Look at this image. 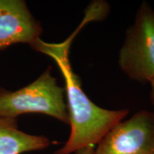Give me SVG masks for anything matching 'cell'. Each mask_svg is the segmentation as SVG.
Wrapping results in <instances>:
<instances>
[{"instance_id": "cell-4", "label": "cell", "mask_w": 154, "mask_h": 154, "mask_svg": "<svg viewBox=\"0 0 154 154\" xmlns=\"http://www.w3.org/2000/svg\"><path fill=\"white\" fill-rule=\"evenodd\" d=\"M95 154H154V111H138L102 138Z\"/></svg>"}, {"instance_id": "cell-8", "label": "cell", "mask_w": 154, "mask_h": 154, "mask_svg": "<svg viewBox=\"0 0 154 154\" xmlns=\"http://www.w3.org/2000/svg\"><path fill=\"white\" fill-rule=\"evenodd\" d=\"M149 83L151 84V94H150V99H151V103L154 105V77L152 79L151 82Z\"/></svg>"}, {"instance_id": "cell-3", "label": "cell", "mask_w": 154, "mask_h": 154, "mask_svg": "<svg viewBox=\"0 0 154 154\" xmlns=\"http://www.w3.org/2000/svg\"><path fill=\"white\" fill-rule=\"evenodd\" d=\"M119 67L128 78L142 84L154 77V11L146 2L128 28L119 57Z\"/></svg>"}, {"instance_id": "cell-1", "label": "cell", "mask_w": 154, "mask_h": 154, "mask_svg": "<svg viewBox=\"0 0 154 154\" xmlns=\"http://www.w3.org/2000/svg\"><path fill=\"white\" fill-rule=\"evenodd\" d=\"M75 34L61 43H47L39 38L30 46L52 58L65 81L71 133L65 145L54 154H71L83 148L94 146L128 114L127 109L108 110L101 108L84 91L79 77L74 72L69 61V49Z\"/></svg>"}, {"instance_id": "cell-7", "label": "cell", "mask_w": 154, "mask_h": 154, "mask_svg": "<svg viewBox=\"0 0 154 154\" xmlns=\"http://www.w3.org/2000/svg\"><path fill=\"white\" fill-rule=\"evenodd\" d=\"M75 154H95L94 146H87L75 152Z\"/></svg>"}, {"instance_id": "cell-2", "label": "cell", "mask_w": 154, "mask_h": 154, "mask_svg": "<svg viewBox=\"0 0 154 154\" xmlns=\"http://www.w3.org/2000/svg\"><path fill=\"white\" fill-rule=\"evenodd\" d=\"M49 66L37 79L11 91L0 86V116L17 119L24 113H43L69 124L65 89L58 85Z\"/></svg>"}, {"instance_id": "cell-6", "label": "cell", "mask_w": 154, "mask_h": 154, "mask_svg": "<svg viewBox=\"0 0 154 154\" xmlns=\"http://www.w3.org/2000/svg\"><path fill=\"white\" fill-rule=\"evenodd\" d=\"M50 140L19 129L17 119L0 116V154H22L47 148Z\"/></svg>"}, {"instance_id": "cell-5", "label": "cell", "mask_w": 154, "mask_h": 154, "mask_svg": "<svg viewBox=\"0 0 154 154\" xmlns=\"http://www.w3.org/2000/svg\"><path fill=\"white\" fill-rule=\"evenodd\" d=\"M40 22L34 18L23 0H0V51L13 44L31 46L42 34Z\"/></svg>"}]
</instances>
